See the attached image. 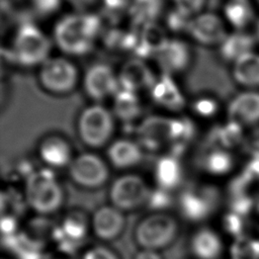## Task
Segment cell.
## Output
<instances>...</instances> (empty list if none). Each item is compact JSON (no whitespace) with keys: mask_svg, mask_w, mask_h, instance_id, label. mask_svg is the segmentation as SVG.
Segmentation results:
<instances>
[{"mask_svg":"<svg viewBox=\"0 0 259 259\" xmlns=\"http://www.w3.org/2000/svg\"><path fill=\"white\" fill-rule=\"evenodd\" d=\"M38 155L49 169L68 168L74 159L70 144L60 136H49L42 139L38 146Z\"/></svg>","mask_w":259,"mask_h":259,"instance_id":"ac0fdd59","label":"cell"},{"mask_svg":"<svg viewBox=\"0 0 259 259\" xmlns=\"http://www.w3.org/2000/svg\"><path fill=\"white\" fill-rule=\"evenodd\" d=\"M219 194L208 186H193L183 190L178 197V210L182 218L191 223L207 220L214 211Z\"/></svg>","mask_w":259,"mask_h":259,"instance_id":"30bf717a","label":"cell"},{"mask_svg":"<svg viewBox=\"0 0 259 259\" xmlns=\"http://www.w3.org/2000/svg\"><path fill=\"white\" fill-rule=\"evenodd\" d=\"M227 113L229 120L244 128L259 125V90L242 89L230 100Z\"/></svg>","mask_w":259,"mask_h":259,"instance_id":"9a60e30c","label":"cell"},{"mask_svg":"<svg viewBox=\"0 0 259 259\" xmlns=\"http://www.w3.org/2000/svg\"><path fill=\"white\" fill-rule=\"evenodd\" d=\"M232 259H259V239L242 235L231 247Z\"/></svg>","mask_w":259,"mask_h":259,"instance_id":"f546056e","label":"cell"},{"mask_svg":"<svg viewBox=\"0 0 259 259\" xmlns=\"http://www.w3.org/2000/svg\"><path fill=\"white\" fill-rule=\"evenodd\" d=\"M132 259H165L161 252L147 250V249H139L134 255Z\"/></svg>","mask_w":259,"mask_h":259,"instance_id":"f35d334b","label":"cell"},{"mask_svg":"<svg viewBox=\"0 0 259 259\" xmlns=\"http://www.w3.org/2000/svg\"><path fill=\"white\" fill-rule=\"evenodd\" d=\"M90 232V217L82 210L72 209L62 218L53 236L59 246L72 250L73 246L83 241Z\"/></svg>","mask_w":259,"mask_h":259,"instance_id":"5bb4252c","label":"cell"},{"mask_svg":"<svg viewBox=\"0 0 259 259\" xmlns=\"http://www.w3.org/2000/svg\"><path fill=\"white\" fill-rule=\"evenodd\" d=\"M243 147L252 159H259V125L250 128L246 134Z\"/></svg>","mask_w":259,"mask_h":259,"instance_id":"d6a6232c","label":"cell"},{"mask_svg":"<svg viewBox=\"0 0 259 259\" xmlns=\"http://www.w3.org/2000/svg\"><path fill=\"white\" fill-rule=\"evenodd\" d=\"M235 160L232 153L225 148H214L209 151L202 160V169L205 173L220 177L230 173L234 167Z\"/></svg>","mask_w":259,"mask_h":259,"instance_id":"f1b7e54d","label":"cell"},{"mask_svg":"<svg viewBox=\"0 0 259 259\" xmlns=\"http://www.w3.org/2000/svg\"><path fill=\"white\" fill-rule=\"evenodd\" d=\"M193 128L187 119L161 115L147 116L137 130L138 143L150 151L179 145L191 138Z\"/></svg>","mask_w":259,"mask_h":259,"instance_id":"3957f363","label":"cell"},{"mask_svg":"<svg viewBox=\"0 0 259 259\" xmlns=\"http://www.w3.org/2000/svg\"><path fill=\"white\" fill-rule=\"evenodd\" d=\"M191 18L174 8L167 16V25L173 31H186Z\"/></svg>","mask_w":259,"mask_h":259,"instance_id":"836d02e7","label":"cell"},{"mask_svg":"<svg viewBox=\"0 0 259 259\" xmlns=\"http://www.w3.org/2000/svg\"><path fill=\"white\" fill-rule=\"evenodd\" d=\"M75 7L80 9H86L93 6L98 0H69Z\"/></svg>","mask_w":259,"mask_h":259,"instance_id":"60d3db41","label":"cell"},{"mask_svg":"<svg viewBox=\"0 0 259 259\" xmlns=\"http://www.w3.org/2000/svg\"><path fill=\"white\" fill-rule=\"evenodd\" d=\"M137 45L135 53L138 58L156 57L169 41L165 29L158 22L136 27Z\"/></svg>","mask_w":259,"mask_h":259,"instance_id":"44dd1931","label":"cell"},{"mask_svg":"<svg viewBox=\"0 0 259 259\" xmlns=\"http://www.w3.org/2000/svg\"><path fill=\"white\" fill-rule=\"evenodd\" d=\"M81 142L89 148L98 149L107 145L114 132V115L99 103L84 108L77 120Z\"/></svg>","mask_w":259,"mask_h":259,"instance_id":"8992f818","label":"cell"},{"mask_svg":"<svg viewBox=\"0 0 259 259\" xmlns=\"http://www.w3.org/2000/svg\"><path fill=\"white\" fill-rule=\"evenodd\" d=\"M223 18L234 30H246L255 18L254 3L252 0H226Z\"/></svg>","mask_w":259,"mask_h":259,"instance_id":"d4e9b609","label":"cell"},{"mask_svg":"<svg viewBox=\"0 0 259 259\" xmlns=\"http://www.w3.org/2000/svg\"><path fill=\"white\" fill-rule=\"evenodd\" d=\"M32 8L40 15L46 16L56 12L62 3V0H30Z\"/></svg>","mask_w":259,"mask_h":259,"instance_id":"e575fe53","label":"cell"},{"mask_svg":"<svg viewBox=\"0 0 259 259\" xmlns=\"http://www.w3.org/2000/svg\"><path fill=\"white\" fill-rule=\"evenodd\" d=\"M68 175L74 185L85 190L103 187L110 176L106 161L93 153H82L74 157L68 167Z\"/></svg>","mask_w":259,"mask_h":259,"instance_id":"9c48e42d","label":"cell"},{"mask_svg":"<svg viewBox=\"0 0 259 259\" xmlns=\"http://www.w3.org/2000/svg\"><path fill=\"white\" fill-rule=\"evenodd\" d=\"M207 0H172L174 8L183 14L193 17L202 12Z\"/></svg>","mask_w":259,"mask_h":259,"instance_id":"1f68e13d","label":"cell"},{"mask_svg":"<svg viewBox=\"0 0 259 259\" xmlns=\"http://www.w3.org/2000/svg\"><path fill=\"white\" fill-rule=\"evenodd\" d=\"M113 115L124 122L136 120L142 113V104L137 92L119 88L113 96Z\"/></svg>","mask_w":259,"mask_h":259,"instance_id":"83f0119b","label":"cell"},{"mask_svg":"<svg viewBox=\"0 0 259 259\" xmlns=\"http://www.w3.org/2000/svg\"><path fill=\"white\" fill-rule=\"evenodd\" d=\"M162 73L173 75L181 73L190 64L191 53L188 45L181 39H169L163 50L155 57Z\"/></svg>","mask_w":259,"mask_h":259,"instance_id":"d6986e66","label":"cell"},{"mask_svg":"<svg viewBox=\"0 0 259 259\" xmlns=\"http://www.w3.org/2000/svg\"><path fill=\"white\" fill-rule=\"evenodd\" d=\"M81 259H122L121 256L113 248L105 244H97L86 248Z\"/></svg>","mask_w":259,"mask_h":259,"instance_id":"4dcf8cb0","label":"cell"},{"mask_svg":"<svg viewBox=\"0 0 259 259\" xmlns=\"http://www.w3.org/2000/svg\"><path fill=\"white\" fill-rule=\"evenodd\" d=\"M83 88L89 98L101 101L107 97H113L119 90L118 76L113 69L103 63L90 66L83 77Z\"/></svg>","mask_w":259,"mask_h":259,"instance_id":"4fadbf2b","label":"cell"},{"mask_svg":"<svg viewBox=\"0 0 259 259\" xmlns=\"http://www.w3.org/2000/svg\"><path fill=\"white\" fill-rule=\"evenodd\" d=\"M101 26L100 18L94 13L68 14L56 22L54 41L67 56H85L92 50Z\"/></svg>","mask_w":259,"mask_h":259,"instance_id":"6da1fadb","label":"cell"},{"mask_svg":"<svg viewBox=\"0 0 259 259\" xmlns=\"http://www.w3.org/2000/svg\"><path fill=\"white\" fill-rule=\"evenodd\" d=\"M104 8L110 12L121 11L128 8L131 0H101Z\"/></svg>","mask_w":259,"mask_h":259,"instance_id":"8d00e7d4","label":"cell"},{"mask_svg":"<svg viewBox=\"0 0 259 259\" xmlns=\"http://www.w3.org/2000/svg\"><path fill=\"white\" fill-rule=\"evenodd\" d=\"M117 76L120 88L137 93L144 89L150 90L157 79L146 62L138 57L123 63Z\"/></svg>","mask_w":259,"mask_h":259,"instance_id":"2e32d148","label":"cell"},{"mask_svg":"<svg viewBox=\"0 0 259 259\" xmlns=\"http://www.w3.org/2000/svg\"><path fill=\"white\" fill-rule=\"evenodd\" d=\"M153 190L148 182L135 173H124L109 185V203L122 212H132L149 204Z\"/></svg>","mask_w":259,"mask_h":259,"instance_id":"52a82bcc","label":"cell"},{"mask_svg":"<svg viewBox=\"0 0 259 259\" xmlns=\"http://www.w3.org/2000/svg\"><path fill=\"white\" fill-rule=\"evenodd\" d=\"M150 93L154 102L166 109L179 111L185 105L182 92L169 74L162 73L151 87Z\"/></svg>","mask_w":259,"mask_h":259,"instance_id":"7402d4cb","label":"cell"},{"mask_svg":"<svg viewBox=\"0 0 259 259\" xmlns=\"http://www.w3.org/2000/svg\"><path fill=\"white\" fill-rule=\"evenodd\" d=\"M107 160L115 169H132L143 160V148L138 142L133 140H115L107 148Z\"/></svg>","mask_w":259,"mask_h":259,"instance_id":"ffe728a7","label":"cell"},{"mask_svg":"<svg viewBox=\"0 0 259 259\" xmlns=\"http://www.w3.org/2000/svg\"><path fill=\"white\" fill-rule=\"evenodd\" d=\"M246 173L251 180H259V159H250Z\"/></svg>","mask_w":259,"mask_h":259,"instance_id":"ab89813d","label":"cell"},{"mask_svg":"<svg viewBox=\"0 0 259 259\" xmlns=\"http://www.w3.org/2000/svg\"><path fill=\"white\" fill-rule=\"evenodd\" d=\"M24 198L32 211L50 215L62 208L65 191L51 169L36 170L25 181Z\"/></svg>","mask_w":259,"mask_h":259,"instance_id":"277c9868","label":"cell"},{"mask_svg":"<svg viewBox=\"0 0 259 259\" xmlns=\"http://www.w3.org/2000/svg\"><path fill=\"white\" fill-rule=\"evenodd\" d=\"M231 75L242 89L259 90V53L254 51L234 62Z\"/></svg>","mask_w":259,"mask_h":259,"instance_id":"cb8c5ba5","label":"cell"},{"mask_svg":"<svg viewBox=\"0 0 259 259\" xmlns=\"http://www.w3.org/2000/svg\"><path fill=\"white\" fill-rule=\"evenodd\" d=\"M154 179L158 189L164 191H171L177 188L182 180V168L174 156L161 157L154 169Z\"/></svg>","mask_w":259,"mask_h":259,"instance_id":"484cf974","label":"cell"},{"mask_svg":"<svg viewBox=\"0 0 259 259\" xmlns=\"http://www.w3.org/2000/svg\"><path fill=\"white\" fill-rule=\"evenodd\" d=\"M186 32L194 41L206 47H219L229 33L223 16L206 11L190 19Z\"/></svg>","mask_w":259,"mask_h":259,"instance_id":"7c38bea8","label":"cell"},{"mask_svg":"<svg viewBox=\"0 0 259 259\" xmlns=\"http://www.w3.org/2000/svg\"><path fill=\"white\" fill-rule=\"evenodd\" d=\"M38 83L48 93L66 95L72 92L79 81V72L74 63L63 57L49 58L39 66Z\"/></svg>","mask_w":259,"mask_h":259,"instance_id":"ba28073f","label":"cell"},{"mask_svg":"<svg viewBox=\"0 0 259 259\" xmlns=\"http://www.w3.org/2000/svg\"><path fill=\"white\" fill-rule=\"evenodd\" d=\"M256 36L247 30H234L229 32L223 42L219 46L221 57L233 64L240 58L255 51Z\"/></svg>","mask_w":259,"mask_h":259,"instance_id":"603a6c76","label":"cell"},{"mask_svg":"<svg viewBox=\"0 0 259 259\" xmlns=\"http://www.w3.org/2000/svg\"><path fill=\"white\" fill-rule=\"evenodd\" d=\"M42 259H74V257L72 256V250L58 246L56 250L45 255Z\"/></svg>","mask_w":259,"mask_h":259,"instance_id":"74e56055","label":"cell"},{"mask_svg":"<svg viewBox=\"0 0 259 259\" xmlns=\"http://www.w3.org/2000/svg\"><path fill=\"white\" fill-rule=\"evenodd\" d=\"M255 36L257 41H259V19L256 22V26H255Z\"/></svg>","mask_w":259,"mask_h":259,"instance_id":"b9f144b4","label":"cell"},{"mask_svg":"<svg viewBox=\"0 0 259 259\" xmlns=\"http://www.w3.org/2000/svg\"><path fill=\"white\" fill-rule=\"evenodd\" d=\"M52 42L34 23H21L14 34L11 57L23 67L40 66L50 58Z\"/></svg>","mask_w":259,"mask_h":259,"instance_id":"5b68a950","label":"cell"},{"mask_svg":"<svg viewBox=\"0 0 259 259\" xmlns=\"http://www.w3.org/2000/svg\"><path fill=\"white\" fill-rule=\"evenodd\" d=\"M189 249L194 259H219L224 252V242L215 230L200 227L191 234Z\"/></svg>","mask_w":259,"mask_h":259,"instance_id":"e0dca14e","label":"cell"},{"mask_svg":"<svg viewBox=\"0 0 259 259\" xmlns=\"http://www.w3.org/2000/svg\"><path fill=\"white\" fill-rule=\"evenodd\" d=\"M179 220L165 210H152L140 218L133 229V240L139 249L162 252L179 238Z\"/></svg>","mask_w":259,"mask_h":259,"instance_id":"7a4b0ae2","label":"cell"},{"mask_svg":"<svg viewBox=\"0 0 259 259\" xmlns=\"http://www.w3.org/2000/svg\"><path fill=\"white\" fill-rule=\"evenodd\" d=\"M163 8V0H131L127 11L135 27H141L157 22Z\"/></svg>","mask_w":259,"mask_h":259,"instance_id":"4316f807","label":"cell"},{"mask_svg":"<svg viewBox=\"0 0 259 259\" xmlns=\"http://www.w3.org/2000/svg\"><path fill=\"white\" fill-rule=\"evenodd\" d=\"M219 105L218 102L211 97H202L199 98L195 104L194 109L195 111L203 116H211L218 111Z\"/></svg>","mask_w":259,"mask_h":259,"instance_id":"d590c367","label":"cell"},{"mask_svg":"<svg viewBox=\"0 0 259 259\" xmlns=\"http://www.w3.org/2000/svg\"><path fill=\"white\" fill-rule=\"evenodd\" d=\"M255 2H256V4L259 6V0H255Z\"/></svg>","mask_w":259,"mask_h":259,"instance_id":"7bdbcfd3","label":"cell"},{"mask_svg":"<svg viewBox=\"0 0 259 259\" xmlns=\"http://www.w3.org/2000/svg\"><path fill=\"white\" fill-rule=\"evenodd\" d=\"M126 228L124 212L110 203L98 206L90 215V230L93 236L102 243L119 239Z\"/></svg>","mask_w":259,"mask_h":259,"instance_id":"8fae6325","label":"cell"},{"mask_svg":"<svg viewBox=\"0 0 259 259\" xmlns=\"http://www.w3.org/2000/svg\"><path fill=\"white\" fill-rule=\"evenodd\" d=\"M257 205H258V210H259V202H258V204H257Z\"/></svg>","mask_w":259,"mask_h":259,"instance_id":"ee69618b","label":"cell"}]
</instances>
